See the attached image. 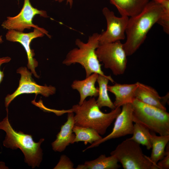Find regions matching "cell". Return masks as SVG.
<instances>
[{"label": "cell", "instance_id": "d4e9b609", "mask_svg": "<svg viewBox=\"0 0 169 169\" xmlns=\"http://www.w3.org/2000/svg\"><path fill=\"white\" fill-rule=\"evenodd\" d=\"M165 151L166 154L164 157L158 161L157 165L159 169H169V145H166Z\"/></svg>", "mask_w": 169, "mask_h": 169}, {"label": "cell", "instance_id": "2e32d148", "mask_svg": "<svg viewBox=\"0 0 169 169\" xmlns=\"http://www.w3.org/2000/svg\"><path fill=\"white\" fill-rule=\"evenodd\" d=\"M137 83L135 94V99L145 104L166 110V107L161 102V97L155 89L138 82Z\"/></svg>", "mask_w": 169, "mask_h": 169}, {"label": "cell", "instance_id": "8fae6325", "mask_svg": "<svg viewBox=\"0 0 169 169\" xmlns=\"http://www.w3.org/2000/svg\"><path fill=\"white\" fill-rule=\"evenodd\" d=\"M121 111L116 117L111 132L101 139L95 141L83 151L97 147L109 140L132 134L134 129L133 108L132 103H126L122 106Z\"/></svg>", "mask_w": 169, "mask_h": 169}, {"label": "cell", "instance_id": "83f0119b", "mask_svg": "<svg viewBox=\"0 0 169 169\" xmlns=\"http://www.w3.org/2000/svg\"><path fill=\"white\" fill-rule=\"evenodd\" d=\"M64 0H55L56 2L59 3H61ZM66 1V4H69L70 8H72L73 6V0H65Z\"/></svg>", "mask_w": 169, "mask_h": 169}, {"label": "cell", "instance_id": "8992f818", "mask_svg": "<svg viewBox=\"0 0 169 169\" xmlns=\"http://www.w3.org/2000/svg\"><path fill=\"white\" fill-rule=\"evenodd\" d=\"M110 155L116 157L124 169H159L143 154L140 145L129 138L119 144Z\"/></svg>", "mask_w": 169, "mask_h": 169}, {"label": "cell", "instance_id": "4fadbf2b", "mask_svg": "<svg viewBox=\"0 0 169 169\" xmlns=\"http://www.w3.org/2000/svg\"><path fill=\"white\" fill-rule=\"evenodd\" d=\"M68 113L67 120L61 126L56 139L51 144L52 149L55 151L61 152L70 144H73L75 137L73 131L74 125V114L72 112Z\"/></svg>", "mask_w": 169, "mask_h": 169}, {"label": "cell", "instance_id": "f546056e", "mask_svg": "<svg viewBox=\"0 0 169 169\" xmlns=\"http://www.w3.org/2000/svg\"><path fill=\"white\" fill-rule=\"evenodd\" d=\"M153 0V1H154L155 2H157L158 1H159V0Z\"/></svg>", "mask_w": 169, "mask_h": 169}, {"label": "cell", "instance_id": "9c48e42d", "mask_svg": "<svg viewBox=\"0 0 169 169\" xmlns=\"http://www.w3.org/2000/svg\"><path fill=\"white\" fill-rule=\"evenodd\" d=\"M37 15L44 18L49 17L46 11L34 8L30 0H24L23 6L20 13L14 17H7V20L3 22L1 26L4 29L21 32L31 28L40 29L41 28L33 23V19Z\"/></svg>", "mask_w": 169, "mask_h": 169}, {"label": "cell", "instance_id": "7c38bea8", "mask_svg": "<svg viewBox=\"0 0 169 169\" xmlns=\"http://www.w3.org/2000/svg\"><path fill=\"white\" fill-rule=\"evenodd\" d=\"M102 13L106 20L107 26L106 31L100 34V45L124 39L129 17L121 16L117 17L113 11L106 7L103 8Z\"/></svg>", "mask_w": 169, "mask_h": 169}, {"label": "cell", "instance_id": "d6986e66", "mask_svg": "<svg viewBox=\"0 0 169 169\" xmlns=\"http://www.w3.org/2000/svg\"><path fill=\"white\" fill-rule=\"evenodd\" d=\"M109 81L112 83L114 82L110 75H98L97 79L99 85L98 97L96 102L100 108L107 107L112 110L116 107L108 95L107 86Z\"/></svg>", "mask_w": 169, "mask_h": 169}, {"label": "cell", "instance_id": "f1b7e54d", "mask_svg": "<svg viewBox=\"0 0 169 169\" xmlns=\"http://www.w3.org/2000/svg\"><path fill=\"white\" fill-rule=\"evenodd\" d=\"M2 38V35H0V44L2 43L3 42Z\"/></svg>", "mask_w": 169, "mask_h": 169}, {"label": "cell", "instance_id": "e0dca14e", "mask_svg": "<svg viewBox=\"0 0 169 169\" xmlns=\"http://www.w3.org/2000/svg\"><path fill=\"white\" fill-rule=\"evenodd\" d=\"M121 16L131 17L140 13L150 0H109Z\"/></svg>", "mask_w": 169, "mask_h": 169}, {"label": "cell", "instance_id": "5b68a950", "mask_svg": "<svg viewBox=\"0 0 169 169\" xmlns=\"http://www.w3.org/2000/svg\"><path fill=\"white\" fill-rule=\"evenodd\" d=\"M133 120L160 136L169 135V114L166 110L144 103L135 98Z\"/></svg>", "mask_w": 169, "mask_h": 169}, {"label": "cell", "instance_id": "484cf974", "mask_svg": "<svg viewBox=\"0 0 169 169\" xmlns=\"http://www.w3.org/2000/svg\"><path fill=\"white\" fill-rule=\"evenodd\" d=\"M11 59V58L8 56L0 58V68L1 65L3 64L9 62ZM4 76L3 72L1 71L0 68V84L2 82Z\"/></svg>", "mask_w": 169, "mask_h": 169}, {"label": "cell", "instance_id": "9a60e30c", "mask_svg": "<svg viewBox=\"0 0 169 169\" xmlns=\"http://www.w3.org/2000/svg\"><path fill=\"white\" fill-rule=\"evenodd\" d=\"M98 75L93 73L83 80H75L73 82L72 88L77 90L80 95L79 105H81L87 97H95L98 96V88L95 85Z\"/></svg>", "mask_w": 169, "mask_h": 169}, {"label": "cell", "instance_id": "5bb4252c", "mask_svg": "<svg viewBox=\"0 0 169 169\" xmlns=\"http://www.w3.org/2000/svg\"><path fill=\"white\" fill-rule=\"evenodd\" d=\"M137 87V82L132 84L115 83L113 85H108L107 89L115 96L113 104L116 107H120L126 103H132L135 98V91Z\"/></svg>", "mask_w": 169, "mask_h": 169}, {"label": "cell", "instance_id": "4316f807", "mask_svg": "<svg viewBox=\"0 0 169 169\" xmlns=\"http://www.w3.org/2000/svg\"><path fill=\"white\" fill-rule=\"evenodd\" d=\"M169 98V94H167L164 96L161 97V102L162 105L165 106L166 103L168 101Z\"/></svg>", "mask_w": 169, "mask_h": 169}, {"label": "cell", "instance_id": "7402d4cb", "mask_svg": "<svg viewBox=\"0 0 169 169\" xmlns=\"http://www.w3.org/2000/svg\"><path fill=\"white\" fill-rule=\"evenodd\" d=\"M132 136L129 138L140 145L145 146L147 150L151 148V134L149 130L141 124L134 122Z\"/></svg>", "mask_w": 169, "mask_h": 169}, {"label": "cell", "instance_id": "cb8c5ba5", "mask_svg": "<svg viewBox=\"0 0 169 169\" xmlns=\"http://www.w3.org/2000/svg\"><path fill=\"white\" fill-rule=\"evenodd\" d=\"M74 164L67 156L63 155L57 165L54 169H73Z\"/></svg>", "mask_w": 169, "mask_h": 169}, {"label": "cell", "instance_id": "6da1fadb", "mask_svg": "<svg viewBox=\"0 0 169 169\" xmlns=\"http://www.w3.org/2000/svg\"><path fill=\"white\" fill-rule=\"evenodd\" d=\"M162 11L161 5L151 0L140 13L129 18L125 31L126 40L123 44L127 56L134 54L143 43Z\"/></svg>", "mask_w": 169, "mask_h": 169}, {"label": "cell", "instance_id": "ac0fdd59", "mask_svg": "<svg viewBox=\"0 0 169 169\" xmlns=\"http://www.w3.org/2000/svg\"><path fill=\"white\" fill-rule=\"evenodd\" d=\"M116 157L110 155L108 157L101 155L96 159L85 161L84 164L78 165L76 169H117L120 166Z\"/></svg>", "mask_w": 169, "mask_h": 169}, {"label": "cell", "instance_id": "52a82bcc", "mask_svg": "<svg viewBox=\"0 0 169 169\" xmlns=\"http://www.w3.org/2000/svg\"><path fill=\"white\" fill-rule=\"evenodd\" d=\"M95 53L104 67L115 75L124 73L126 68L127 55L120 41L100 45Z\"/></svg>", "mask_w": 169, "mask_h": 169}, {"label": "cell", "instance_id": "44dd1931", "mask_svg": "<svg viewBox=\"0 0 169 169\" xmlns=\"http://www.w3.org/2000/svg\"><path fill=\"white\" fill-rule=\"evenodd\" d=\"M73 131L75 137L73 144L79 141H83L85 145L88 143L91 144L102 138L94 129L74 125Z\"/></svg>", "mask_w": 169, "mask_h": 169}, {"label": "cell", "instance_id": "7a4b0ae2", "mask_svg": "<svg viewBox=\"0 0 169 169\" xmlns=\"http://www.w3.org/2000/svg\"><path fill=\"white\" fill-rule=\"evenodd\" d=\"M98 106L95 97L85 100L81 105H74L67 112L74 113V125L92 128L101 135L106 133L108 127L121 111L120 107L108 113L102 112Z\"/></svg>", "mask_w": 169, "mask_h": 169}, {"label": "cell", "instance_id": "277c9868", "mask_svg": "<svg viewBox=\"0 0 169 169\" xmlns=\"http://www.w3.org/2000/svg\"><path fill=\"white\" fill-rule=\"evenodd\" d=\"M100 34L95 33L89 36L87 42L84 43L79 38L75 41V48L70 50L67 54L62 63L66 65L78 63L85 69L86 77L93 73L105 75L101 69L100 63L95 53L99 46Z\"/></svg>", "mask_w": 169, "mask_h": 169}, {"label": "cell", "instance_id": "ba28073f", "mask_svg": "<svg viewBox=\"0 0 169 169\" xmlns=\"http://www.w3.org/2000/svg\"><path fill=\"white\" fill-rule=\"evenodd\" d=\"M20 74L18 86L11 94H8L5 98V105L7 108L11 102L17 97L23 94H40L45 97H49L56 93L54 86L45 84L44 86L38 84L32 78V73L25 67H21L16 71Z\"/></svg>", "mask_w": 169, "mask_h": 169}, {"label": "cell", "instance_id": "603a6c76", "mask_svg": "<svg viewBox=\"0 0 169 169\" xmlns=\"http://www.w3.org/2000/svg\"><path fill=\"white\" fill-rule=\"evenodd\" d=\"M163 11L156 23L161 25L164 31L169 33V3H166L161 5Z\"/></svg>", "mask_w": 169, "mask_h": 169}, {"label": "cell", "instance_id": "ffe728a7", "mask_svg": "<svg viewBox=\"0 0 169 169\" xmlns=\"http://www.w3.org/2000/svg\"><path fill=\"white\" fill-rule=\"evenodd\" d=\"M169 141V135L157 136L151 134L152 151L149 158L154 164L157 165L166 154V147Z\"/></svg>", "mask_w": 169, "mask_h": 169}, {"label": "cell", "instance_id": "30bf717a", "mask_svg": "<svg viewBox=\"0 0 169 169\" xmlns=\"http://www.w3.org/2000/svg\"><path fill=\"white\" fill-rule=\"evenodd\" d=\"M46 35L49 38L51 36L48 32L44 28H34L33 31L24 33L14 30H8L6 34V40L10 42H16L20 43L23 47L26 53L28 59L27 66L28 69L37 78L39 76L36 73L35 68L38 66V62L34 58V51L31 49L30 44L32 40L34 38L43 37Z\"/></svg>", "mask_w": 169, "mask_h": 169}, {"label": "cell", "instance_id": "3957f363", "mask_svg": "<svg viewBox=\"0 0 169 169\" xmlns=\"http://www.w3.org/2000/svg\"><path fill=\"white\" fill-rule=\"evenodd\" d=\"M7 116L0 122V129L4 131L6 137L3 144L7 148L12 149L19 148L23 153L25 162L32 168L39 167L42 160L43 152L40 146L44 139L39 142L33 141L31 135L17 132L12 127L8 119L7 108Z\"/></svg>", "mask_w": 169, "mask_h": 169}]
</instances>
